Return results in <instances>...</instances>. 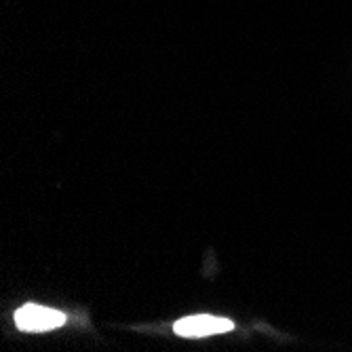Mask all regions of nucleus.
Returning <instances> with one entry per match:
<instances>
[{
	"label": "nucleus",
	"mask_w": 352,
	"mask_h": 352,
	"mask_svg": "<svg viewBox=\"0 0 352 352\" xmlns=\"http://www.w3.org/2000/svg\"><path fill=\"white\" fill-rule=\"evenodd\" d=\"M66 323V314L53 310V308H45V306H36V304H28L21 306L15 312V325L21 331H51L55 327H61Z\"/></svg>",
	"instance_id": "f257e3e1"
},
{
	"label": "nucleus",
	"mask_w": 352,
	"mask_h": 352,
	"mask_svg": "<svg viewBox=\"0 0 352 352\" xmlns=\"http://www.w3.org/2000/svg\"><path fill=\"white\" fill-rule=\"evenodd\" d=\"M234 323L228 318H219L211 314H197V316H186L175 323L173 331L182 338H207L215 333H226L232 331Z\"/></svg>",
	"instance_id": "f03ea898"
}]
</instances>
